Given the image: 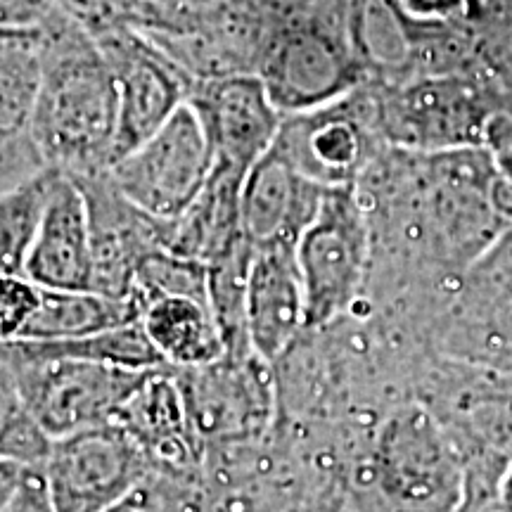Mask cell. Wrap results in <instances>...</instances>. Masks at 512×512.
Returning a JSON list of instances; mask_svg holds the SVG:
<instances>
[{
	"instance_id": "cell-5",
	"label": "cell",
	"mask_w": 512,
	"mask_h": 512,
	"mask_svg": "<svg viewBox=\"0 0 512 512\" xmlns=\"http://www.w3.org/2000/svg\"><path fill=\"white\" fill-rule=\"evenodd\" d=\"M373 235L356 185L328 188L316 219L294 247L304 285L306 330H320L354 309L370 271Z\"/></svg>"
},
{
	"instance_id": "cell-9",
	"label": "cell",
	"mask_w": 512,
	"mask_h": 512,
	"mask_svg": "<svg viewBox=\"0 0 512 512\" xmlns=\"http://www.w3.org/2000/svg\"><path fill=\"white\" fill-rule=\"evenodd\" d=\"M373 119L377 131L403 150L453 152L482 143L491 105L467 76L420 74L392 83L375 100Z\"/></svg>"
},
{
	"instance_id": "cell-17",
	"label": "cell",
	"mask_w": 512,
	"mask_h": 512,
	"mask_svg": "<svg viewBox=\"0 0 512 512\" xmlns=\"http://www.w3.org/2000/svg\"><path fill=\"white\" fill-rule=\"evenodd\" d=\"M325 190L271 147L247 171L242 185V238L254 252L297 247L304 230L316 219Z\"/></svg>"
},
{
	"instance_id": "cell-10",
	"label": "cell",
	"mask_w": 512,
	"mask_h": 512,
	"mask_svg": "<svg viewBox=\"0 0 512 512\" xmlns=\"http://www.w3.org/2000/svg\"><path fill=\"white\" fill-rule=\"evenodd\" d=\"M38 467L57 512H107L155 465L119 425L107 422L53 439Z\"/></svg>"
},
{
	"instance_id": "cell-4",
	"label": "cell",
	"mask_w": 512,
	"mask_h": 512,
	"mask_svg": "<svg viewBox=\"0 0 512 512\" xmlns=\"http://www.w3.org/2000/svg\"><path fill=\"white\" fill-rule=\"evenodd\" d=\"M8 358L31 418L50 439L112 422L150 373L69 354L53 342L15 339Z\"/></svg>"
},
{
	"instance_id": "cell-18",
	"label": "cell",
	"mask_w": 512,
	"mask_h": 512,
	"mask_svg": "<svg viewBox=\"0 0 512 512\" xmlns=\"http://www.w3.org/2000/svg\"><path fill=\"white\" fill-rule=\"evenodd\" d=\"M112 422L159 470L202 475L207 448L195 434L181 384L171 368L150 370Z\"/></svg>"
},
{
	"instance_id": "cell-23",
	"label": "cell",
	"mask_w": 512,
	"mask_h": 512,
	"mask_svg": "<svg viewBox=\"0 0 512 512\" xmlns=\"http://www.w3.org/2000/svg\"><path fill=\"white\" fill-rule=\"evenodd\" d=\"M138 318L140 306L136 299H119L98 290L41 287V299L24 342H76L138 323Z\"/></svg>"
},
{
	"instance_id": "cell-29",
	"label": "cell",
	"mask_w": 512,
	"mask_h": 512,
	"mask_svg": "<svg viewBox=\"0 0 512 512\" xmlns=\"http://www.w3.org/2000/svg\"><path fill=\"white\" fill-rule=\"evenodd\" d=\"M53 15V0H0V31L41 29Z\"/></svg>"
},
{
	"instance_id": "cell-27",
	"label": "cell",
	"mask_w": 512,
	"mask_h": 512,
	"mask_svg": "<svg viewBox=\"0 0 512 512\" xmlns=\"http://www.w3.org/2000/svg\"><path fill=\"white\" fill-rule=\"evenodd\" d=\"M202 475L152 467L128 494L107 512H204Z\"/></svg>"
},
{
	"instance_id": "cell-21",
	"label": "cell",
	"mask_w": 512,
	"mask_h": 512,
	"mask_svg": "<svg viewBox=\"0 0 512 512\" xmlns=\"http://www.w3.org/2000/svg\"><path fill=\"white\" fill-rule=\"evenodd\" d=\"M140 328L171 370H192L228 354L226 337L207 299L188 294L150 299L140 306Z\"/></svg>"
},
{
	"instance_id": "cell-35",
	"label": "cell",
	"mask_w": 512,
	"mask_h": 512,
	"mask_svg": "<svg viewBox=\"0 0 512 512\" xmlns=\"http://www.w3.org/2000/svg\"><path fill=\"white\" fill-rule=\"evenodd\" d=\"M460 512H510L508 508H503L501 503L496 501H486V503H477V505H467V508H463Z\"/></svg>"
},
{
	"instance_id": "cell-16",
	"label": "cell",
	"mask_w": 512,
	"mask_h": 512,
	"mask_svg": "<svg viewBox=\"0 0 512 512\" xmlns=\"http://www.w3.org/2000/svg\"><path fill=\"white\" fill-rule=\"evenodd\" d=\"M88 197L93 228V290L131 299L140 261L166 247L169 223L147 216L119 195L105 174L79 178Z\"/></svg>"
},
{
	"instance_id": "cell-22",
	"label": "cell",
	"mask_w": 512,
	"mask_h": 512,
	"mask_svg": "<svg viewBox=\"0 0 512 512\" xmlns=\"http://www.w3.org/2000/svg\"><path fill=\"white\" fill-rule=\"evenodd\" d=\"M43 27L0 31V157L36 164L41 159L31 147L29 124L41 79Z\"/></svg>"
},
{
	"instance_id": "cell-34",
	"label": "cell",
	"mask_w": 512,
	"mask_h": 512,
	"mask_svg": "<svg viewBox=\"0 0 512 512\" xmlns=\"http://www.w3.org/2000/svg\"><path fill=\"white\" fill-rule=\"evenodd\" d=\"M498 503L512 512V463L508 467V472H505L501 489H498Z\"/></svg>"
},
{
	"instance_id": "cell-20",
	"label": "cell",
	"mask_w": 512,
	"mask_h": 512,
	"mask_svg": "<svg viewBox=\"0 0 512 512\" xmlns=\"http://www.w3.org/2000/svg\"><path fill=\"white\" fill-rule=\"evenodd\" d=\"M245 171L214 162L209 181L181 219L169 221L166 247L185 259L209 266L242 240L240 207Z\"/></svg>"
},
{
	"instance_id": "cell-12",
	"label": "cell",
	"mask_w": 512,
	"mask_h": 512,
	"mask_svg": "<svg viewBox=\"0 0 512 512\" xmlns=\"http://www.w3.org/2000/svg\"><path fill=\"white\" fill-rule=\"evenodd\" d=\"M119 88V143L117 159L138 147L174 117L190 98L192 81L169 57L133 34L110 27L95 36ZM114 159V162H117Z\"/></svg>"
},
{
	"instance_id": "cell-24",
	"label": "cell",
	"mask_w": 512,
	"mask_h": 512,
	"mask_svg": "<svg viewBox=\"0 0 512 512\" xmlns=\"http://www.w3.org/2000/svg\"><path fill=\"white\" fill-rule=\"evenodd\" d=\"M422 27L394 0H361L351 17V48L361 64L401 76L418 62Z\"/></svg>"
},
{
	"instance_id": "cell-11",
	"label": "cell",
	"mask_w": 512,
	"mask_h": 512,
	"mask_svg": "<svg viewBox=\"0 0 512 512\" xmlns=\"http://www.w3.org/2000/svg\"><path fill=\"white\" fill-rule=\"evenodd\" d=\"M361 62L351 43L320 24H292L268 48L261 81L283 114L316 110L354 93Z\"/></svg>"
},
{
	"instance_id": "cell-32",
	"label": "cell",
	"mask_w": 512,
	"mask_h": 512,
	"mask_svg": "<svg viewBox=\"0 0 512 512\" xmlns=\"http://www.w3.org/2000/svg\"><path fill=\"white\" fill-rule=\"evenodd\" d=\"M27 467L29 465L15 463V460L0 458V512L5 510V505H8L12 494L17 491V486L22 482Z\"/></svg>"
},
{
	"instance_id": "cell-2",
	"label": "cell",
	"mask_w": 512,
	"mask_h": 512,
	"mask_svg": "<svg viewBox=\"0 0 512 512\" xmlns=\"http://www.w3.org/2000/svg\"><path fill=\"white\" fill-rule=\"evenodd\" d=\"M356 494L382 512H460L467 470L446 425L425 403H396L375 422Z\"/></svg>"
},
{
	"instance_id": "cell-14",
	"label": "cell",
	"mask_w": 512,
	"mask_h": 512,
	"mask_svg": "<svg viewBox=\"0 0 512 512\" xmlns=\"http://www.w3.org/2000/svg\"><path fill=\"white\" fill-rule=\"evenodd\" d=\"M351 95L316 110L285 114L273 147L323 188L356 185L370 159L368 121Z\"/></svg>"
},
{
	"instance_id": "cell-26",
	"label": "cell",
	"mask_w": 512,
	"mask_h": 512,
	"mask_svg": "<svg viewBox=\"0 0 512 512\" xmlns=\"http://www.w3.org/2000/svg\"><path fill=\"white\" fill-rule=\"evenodd\" d=\"M50 439L31 418L8 358V342L0 339V458L22 465H41Z\"/></svg>"
},
{
	"instance_id": "cell-19",
	"label": "cell",
	"mask_w": 512,
	"mask_h": 512,
	"mask_svg": "<svg viewBox=\"0 0 512 512\" xmlns=\"http://www.w3.org/2000/svg\"><path fill=\"white\" fill-rule=\"evenodd\" d=\"M245 328L249 347L271 366L306 332L304 285L294 247L254 252L245 290Z\"/></svg>"
},
{
	"instance_id": "cell-8",
	"label": "cell",
	"mask_w": 512,
	"mask_h": 512,
	"mask_svg": "<svg viewBox=\"0 0 512 512\" xmlns=\"http://www.w3.org/2000/svg\"><path fill=\"white\" fill-rule=\"evenodd\" d=\"M214 169V150L190 102L105 171L107 181L157 221H176L197 200Z\"/></svg>"
},
{
	"instance_id": "cell-13",
	"label": "cell",
	"mask_w": 512,
	"mask_h": 512,
	"mask_svg": "<svg viewBox=\"0 0 512 512\" xmlns=\"http://www.w3.org/2000/svg\"><path fill=\"white\" fill-rule=\"evenodd\" d=\"M188 102L202 121L214 162L245 174L271 150L285 117L259 74H216L195 81Z\"/></svg>"
},
{
	"instance_id": "cell-33",
	"label": "cell",
	"mask_w": 512,
	"mask_h": 512,
	"mask_svg": "<svg viewBox=\"0 0 512 512\" xmlns=\"http://www.w3.org/2000/svg\"><path fill=\"white\" fill-rule=\"evenodd\" d=\"M470 12L512 19V0H470Z\"/></svg>"
},
{
	"instance_id": "cell-25",
	"label": "cell",
	"mask_w": 512,
	"mask_h": 512,
	"mask_svg": "<svg viewBox=\"0 0 512 512\" xmlns=\"http://www.w3.org/2000/svg\"><path fill=\"white\" fill-rule=\"evenodd\" d=\"M50 183V169L0 192V275L24 273Z\"/></svg>"
},
{
	"instance_id": "cell-3",
	"label": "cell",
	"mask_w": 512,
	"mask_h": 512,
	"mask_svg": "<svg viewBox=\"0 0 512 512\" xmlns=\"http://www.w3.org/2000/svg\"><path fill=\"white\" fill-rule=\"evenodd\" d=\"M413 399L444 422L465 460L463 508L496 501L512 463V375L432 356L415 382Z\"/></svg>"
},
{
	"instance_id": "cell-28",
	"label": "cell",
	"mask_w": 512,
	"mask_h": 512,
	"mask_svg": "<svg viewBox=\"0 0 512 512\" xmlns=\"http://www.w3.org/2000/svg\"><path fill=\"white\" fill-rule=\"evenodd\" d=\"M38 299H41V285H36L29 275H0V339L5 342L24 339Z\"/></svg>"
},
{
	"instance_id": "cell-30",
	"label": "cell",
	"mask_w": 512,
	"mask_h": 512,
	"mask_svg": "<svg viewBox=\"0 0 512 512\" xmlns=\"http://www.w3.org/2000/svg\"><path fill=\"white\" fill-rule=\"evenodd\" d=\"M3 512H57L53 501H50L46 482H43L41 467H27L22 482H19L17 491L12 494Z\"/></svg>"
},
{
	"instance_id": "cell-6",
	"label": "cell",
	"mask_w": 512,
	"mask_h": 512,
	"mask_svg": "<svg viewBox=\"0 0 512 512\" xmlns=\"http://www.w3.org/2000/svg\"><path fill=\"white\" fill-rule=\"evenodd\" d=\"M427 339L434 356L512 375V228L467 266Z\"/></svg>"
},
{
	"instance_id": "cell-31",
	"label": "cell",
	"mask_w": 512,
	"mask_h": 512,
	"mask_svg": "<svg viewBox=\"0 0 512 512\" xmlns=\"http://www.w3.org/2000/svg\"><path fill=\"white\" fill-rule=\"evenodd\" d=\"M394 3L422 24H444L470 12V0H394Z\"/></svg>"
},
{
	"instance_id": "cell-15",
	"label": "cell",
	"mask_w": 512,
	"mask_h": 512,
	"mask_svg": "<svg viewBox=\"0 0 512 512\" xmlns=\"http://www.w3.org/2000/svg\"><path fill=\"white\" fill-rule=\"evenodd\" d=\"M24 275L53 290H93V228L79 178L50 169V183L31 240Z\"/></svg>"
},
{
	"instance_id": "cell-7",
	"label": "cell",
	"mask_w": 512,
	"mask_h": 512,
	"mask_svg": "<svg viewBox=\"0 0 512 512\" xmlns=\"http://www.w3.org/2000/svg\"><path fill=\"white\" fill-rule=\"evenodd\" d=\"M174 373L192 427L207 451L256 444L275 430L278 377L254 351L226 354L209 366Z\"/></svg>"
},
{
	"instance_id": "cell-1",
	"label": "cell",
	"mask_w": 512,
	"mask_h": 512,
	"mask_svg": "<svg viewBox=\"0 0 512 512\" xmlns=\"http://www.w3.org/2000/svg\"><path fill=\"white\" fill-rule=\"evenodd\" d=\"M29 140L46 169L74 178L105 174L117 159V76L95 36L60 12L43 27Z\"/></svg>"
}]
</instances>
